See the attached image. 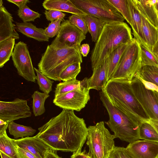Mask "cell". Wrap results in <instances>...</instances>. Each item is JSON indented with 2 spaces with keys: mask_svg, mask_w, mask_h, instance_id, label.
I'll list each match as a JSON object with an SVG mask.
<instances>
[{
  "mask_svg": "<svg viewBox=\"0 0 158 158\" xmlns=\"http://www.w3.org/2000/svg\"><path fill=\"white\" fill-rule=\"evenodd\" d=\"M38 130L36 136L49 149L65 152L81 150L88 133L83 118L77 116L73 110L64 109Z\"/></svg>",
  "mask_w": 158,
  "mask_h": 158,
  "instance_id": "1",
  "label": "cell"
},
{
  "mask_svg": "<svg viewBox=\"0 0 158 158\" xmlns=\"http://www.w3.org/2000/svg\"><path fill=\"white\" fill-rule=\"evenodd\" d=\"M133 39L131 29L126 23H106L92 51L90 60L92 70L118 47L129 43Z\"/></svg>",
  "mask_w": 158,
  "mask_h": 158,
  "instance_id": "2",
  "label": "cell"
},
{
  "mask_svg": "<svg viewBox=\"0 0 158 158\" xmlns=\"http://www.w3.org/2000/svg\"><path fill=\"white\" fill-rule=\"evenodd\" d=\"M102 91L113 106L128 115L143 122L150 120L135 96L131 82L110 80Z\"/></svg>",
  "mask_w": 158,
  "mask_h": 158,
  "instance_id": "3",
  "label": "cell"
},
{
  "mask_svg": "<svg viewBox=\"0 0 158 158\" xmlns=\"http://www.w3.org/2000/svg\"><path fill=\"white\" fill-rule=\"evenodd\" d=\"M79 48H58L48 45L38 64V69L50 79L60 81L59 76L66 68L75 62L82 63Z\"/></svg>",
  "mask_w": 158,
  "mask_h": 158,
  "instance_id": "4",
  "label": "cell"
},
{
  "mask_svg": "<svg viewBox=\"0 0 158 158\" xmlns=\"http://www.w3.org/2000/svg\"><path fill=\"white\" fill-rule=\"evenodd\" d=\"M100 96L109 116V120L105 123L114 132L115 138L129 143L138 140L139 127L143 121L131 117L113 106L102 91Z\"/></svg>",
  "mask_w": 158,
  "mask_h": 158,
  "instance_id": "5",
  "label": "cell"
},
{
  "mask_svg": "<svg viewBox=\"0 0 158 158\" xmlns=\"http://www.w3.org/2000/svg\"><path fill=\"white\" fill-rule=\"evenodd\" d=\"M88 131L86 144L89 148L88 156L91 158H108L115 146L114 135L105 127L103 121L89 126Z\"/></svg>",
  "mask_w": 158,
  "mask_h": 158,
  "instance_id": "6",
  "label": "cell"
},
{
  "mask_svg": "<svg viewBox=\"0 0 158 158\" xmlns=\"http://www.w3.org/2000/svg\"><path fill=\"white\" fill-rule=\"evenodd\" d=\"M141 67L140 44L133 38L123 53L110 80L131 82Z\"/></svg>",
  "mask_w": 158,
  "mask_h": 158,
  "instance_id": "7",
  "label": "cell"
},
{
  "mask_svg": "<svg viewBox=\"0 0 158 158\" xmlns=\"http://www.w3.org/2000/svg\"><path fill=\"white\" fill-rule=\"evenodd\" d=\"M88 15L106 23L124 22V18L108 0H70Z\"/></svg>",
  "mask_w": 158,
  "mask_h": 158,
  "instance_id": "8",
  "label": "cell"
},
{
  "mask_svg": "<svg viewBox=\"0 0 158 158\" xmlns=\"http://www.w3.org/2000/svg\"><path fill=\"white\" fill-rule=\"evenodd\" d=\"M11 57L18 74L28 81L35 82L36 75L27 44L21 41L15 44Z\"/></svg>",
  "mask_w": 158,
  "mask_h": 158,
  "instance_id": "9",
  "label": "cell"
},
{
  "mask_svg": "<svg viewBox=\"0 0 158 158\" xmlns=\"http://www.w3.org/2000/svg\"><path fill=\"white\" fill-rule=\"evenodd\" d=\"M131 84L137 99L150 119L158 121V93L147 89L135 77Z\"/></svg>",
  "mask_w": 158,
  "mask_h": 158,
  "instance_id": "10",
  "label": "cell"
},
{
  "mask_svg": "<svg viewBox=\"0 0 158 158\" xmlns=\"http://www.w3.org/2000/svg\"><path fill=\"white\" fill-rule=\"evenodd\" d=\"M85 38L86 35L82 31L71 23L68 20H66L61 24L59 34L50 45L58 48H79L81 42Z\"/></svg>",
  "mask_w": 158,
  "mask_h": 158,
  "instance_id": "11",
  "label": "cell"
},
{
  "mask_svg": "<svg viewBox=\"0 0 158 158\" xmlns=\"http://www.w3.org/2000/svg\"><path fill=\"white\" fill-rule=\"evenodd\" d=\"M89 91L86 88L64 93L55 97L53 102L63 110L79 111L90 100Z\"/></svg>",
  "mask_w": 158,
  "mask_h": 158,
  "instance_id": "12",
  "label": "cell"
},
{
  "mask_svg": "<svg viewBox=\"0 0 158 158\" xmlns=\"http://www.w3.org/2000/svg\"><path fill=\"white\" fill-rule=\"evenodd\" d=\"M31 115L26 100L16 98L10 102L0 101V119L4 121L10 122Z\"/></svg>",
  "mask_w": 158,
  "mask_h": 158,
  "instance_id": "13",
  "label": "cell"
},
{
  "mask_svg": "<svg viewBox=\"0 0 158 158\" xmlns=\"http://www.w3.org/2000/svg\"><path fill=\"white\" fill-rule=\"evenodd\" d=\"M134 158H158V142L137 140L126 148Z\"/></svg>",
  "mask_w": 158,
  "mask_h": 158,
  "instance_id": "14",
  "label": "cell"
},
{
  "mask_svg": "<svg viewBox=\"0 0 158 158\" xmlns=\"http://www.w3.org/2000/svg\"><path fill=\"white\" fill-rule=\"evenodd\" d=\"M15 141L18 147L29 151L37 158H44L50 149L36 135L16 139Z\"/></svg>",
  "mask_w": 158,
  "mask_h": 158,
  "instance_id": "15",
  "label": "cell"
},
{
  "mask_svg": "<svg viewBox=\"0 0 158 158\" xmlns=\"http://www.w3.org/2000/svg\"><path fill=\"white\" fill-rule=\"evenodd\" d=\"M13 22L12 15L3 5L0 6V42L10 38L19 39Z\"/></svg>",
  "mask_w": 158,
  "mask_h": 158,
  "instance_id": "16",
  "label": "cell"
},
{
  "mask_svg": "<svg viewBox=\"0 0 158 158\" xmlns=\"http://www.w3.org/2000/svg\"><path fill=\"white\" fill-rule=\"evenodd\" d=\"M108 60L104 61L93 70L92 75L87 80L88 89L102 90L107 82Z\"/></svg>",
  "mask_w": 158,
  "mask_h": 158,
  "instance_id": "17",
  "label": "cell"
},
{
  "mask_svg": "<svg viewBox=\"0 0 158 158\" xmlns=\"http://www.w3.org/2000/svg\"><path fill=\"white\" fill-rule=\"evenodd\" d=\"M45 10L69 13L84 18L87 15L77 7L70 0H46L42 3Z\"/></svg>",
  "mask_w": 158,
  "mask_h": 158,
  "instance_id": "18",
  "label": "cell"
},
{
  "mask_svg": "<svg viewBox=\"0 0 158 158\" xmlns=\"http://www.w3.org/2000/svg\"><path fill=\"white\" fill-rule=\"evenodd\" d=\"M127 2L131 19V26L134 38L140 44L147 47L142 35L141 14L134 0H127Z\"/></svg>",
  "mask_w": 158,
  "mask_h": 158,
  "instance_id": "19",
  "label": "cell"
},
{
  "mask_svg": "<svg viewBox=\"0 0 158 158\" xmlns=\"http://www.w3.org/2000/svg\"><path fill=\"white\" fill-rule=\"evenodd\" d=\"M141 14L158 28V15L155 7L156 0H134Z\"/></svg>",
  "mask_w": 158,
  "mask_h": 158,
  "instance_id": "20",
  "label": "cell"
},
{
  "mask_svg": "<svg viewBox=\"0 0 158 158\" xmlns=\"http://www.w3.org/2000/svg\"><path fill=\"white\" fill-rule=\"evenodd\" d=\"M15 29L28 37L39 42H48L49 38L44 33V29L36 27L30 22H16Z\"/></svg>",
  "mask_w": 158,
  "mask_h": 158,
  "instance_id": "21",
  "label": "cell"
},
{
  "mask_svg": "<svg viewBox=\"0 0 158 158\" xmlns=\"http://www.w3.org/2000/svg\"><path fill=\"white\" fill-rule=\"evenodd\" d=\"M141 16L143 37L147 47L152 52L158 40V28L153 25L141 14Z\"/></svg>",
  "mask_w": 158,
  "mask_h": 158,
  "instance_id": "22",
  "label": "cell"
},
{
  "mask_svg": "<svg viewBox=\"0 0 158 158\" xmlns=\"http://www.w3.org/2000/svg\"><path fill=\"white\" fill-rule=\"evenodd\" d=\"M88 79L85 77L81 81L75 79L58 83L55 88V97L75 90L88 89Z\"/></svg>",
  "mask_w": 158,
  "mask_h": 158,
  "instance_id": "23",
  "label": "cell"
},
{
  "mask_svg": "<svg viewBox=\"0 0 158 158\" xmlns=\"http://www.w3.org/2000/svg\"><path fill=\"white\" fill-rule=\"evenodd\" d=\"M129 43L122 44L119 46L110 54L107 58V82L111 79L118 67L121 57Z\"/></svg>",
  "mask_w": 158,
  "mask_h": 158,
  "instance_id": "24",
  "label": "cell"
},
{
  "mask_svg": "<svg viewBox=\"0 0 158 158\" xmlns=\"http://www.w3.org/2000/svg\"><path fill=\"white\" fill-rule=\"evenodd\" d=\"M15 139L9 137L6 131L0 134V151L11 158H19Z\"/></svg>",
  "mask_w": 158,
  "mask_h": 158,
  "instance_id": "25",
  "label": "cell"
},
{
  "mask_svg": "<svg viewBox=\"0 0 158 158\" xmlns=\"http://www.w3.org/2000/svg\"><path fill=\"white\" fill-rule=\"evenodd\" d=\"M84 18L92 41L96 43L106 23L98 19L88 15Z\"/></svg>",
  "mask_w": 158,
  "mask_h": 158,
  "instance_id": "26",
  "label": "cell"
},
{
  "mask_svg": "<svg viewBox=\"0 0 158 158\" xmlns=\"http://www.w3.org/2000/svg\"><path fill=\"white\" fill-rule=\"evenodd\" d=\"M8 128L10 134L13 135L14 138L18 139L20 138H23L31 136L36 131L31 127L19 124L14 121L9 123Z\"/></svg>",
  "mask_w": 158,
  "mask_h": 158,
  "instance_id": "27",
  "label": "cell"
},
{
  "mask_svg": "<svg viewBox=\"0 0 158 158\" xmlns=\"http://www.w3.org/2000/svg\"><path fill=\"white\" fill-rule=\"evenodd\" d=\"M49 96V94L41 93L37 90L34 92L31 95V98L32 99L33 112L35 116L41 115L45 113V102Z\"/></svg>",
  "mask_w": 158,
  "mask_h": 158,
  "instance_id": "28",
  "label": "cell"
},
{
  "mask_svg": "<svg viewBox=\"0 0 158 158\" xmlns=\"http://www.w3.org/2000/svg\"><path fill=\"white\" fill-rule=\"evenodd\" d=\"M15 39L10 38L0 42V67H3L12 56L15 46Z\"/></svg>",
  "mask_w": 158,
  "mask_h": 158,
  "instance_id": "29",
  "label": "cell"
},
{
  "mask_svg": "<svg viewBox=\"0 0 158 158\" xmlns=\"http://www.w3.org/2000/svg\"><path fill=\"white\" fill-rule=\"evenodd\" d=\"M139 139L158 142V133L148 122H143L139 126Z\"/></svg>",
  "mask_w": 158,
  "mask_h": 158,
  "instance_id": "30",
  "label": "cell"
},
{
  "mask_svg": "<svg viewBox=\"0 0 158 158\" xmlns=\"http://www.w3.org/2000/svg\"><path fill=\"white\" fill-rule=\"evenodd\" d=\"M140 76L144 80L158 86V67L152 66H142L138 71Z\"/></svg>",
  "mask_w": 158,
  "mask_h": 158,
  "instance_id": "31",
  "label": "cell"
},
{
  "mask_svg": "<svg viewBox=\"0 0 158 158\" xmlns=\"http://www.w3.org/2000/svg\"><path fill=\"white\" fill-rule=\"evenodd\" d=\"M140 44L141 66H152L158 67V58L147 47Z\"/></svg>",
  "mask_w": 158,
  "mask_h": 158,
  "instance_id": "32",
  "label": "cell"
},
{
  "mask_svg": "<svg viewBox=\"0 0 158 158\" xmlns=\"http://www.w3.org/2000/svg\"><path fill=\"white\" fill-rule=\"evenodd\" d=\"M81 64L80 62H75L66 68L59 76L60 80L66 81L76 79L77 76L81 71Z\"/></svg>",
  "mask_w": 158,
  "mask_h": 158,
  "instance_id": "33",
  "label": "cell"
},
{
  "mask_svg": "<svg viewBox=\"0 0 158 158\" xmlns=\"http://www.w3.org/2000/svg\"><path fill=\"white\" fill-rule=\"evenodd\" d=\"M34 68L37 74L36 80L40 89L43 93L49 94L52 90L54 81L43 74L39 69Z\"/></svg>",
  "mask_w": 158,
  "mask_h": 158,
  "instance_id": "34",
  "label": "cell"
},
{
  "mask_svg": "<svg viewBox=\"0 0 158 158\" xmlns=\"http://www.w3.org/2000/svg\"><path fill=\"white\" fill-rule=\"evenodd\" d=\"M131 26V19L127 0H108Z\"/></svg>",
  "mask_w": 158,
  "mask_h": 158,
  "instance_id": "35",
  "label": "cell"
},
{
  "mask_svg": "<svg viewBox=\"0 0 158 158\" xmlns=\"http://www.w3.org/2000/svg\"><path fill=\"white\" fill-rule=\"evenodd\" d=\"M17 15L24 23L34 22L41 15V14L31 9L27 5L18 10Z\"/></svg>",
  "mask_w": 158,
  "mask_h": 158,
  "instance_id": "36",
  "label": "cell"
},
{
  "mask_svg": "<svg viewBox=\"0 0 158 158\" xmlns=\"http://www.w3.org/2000/svg\"><path fill=\"white\" fill-rule=\"evenodd\" d=\"M108 158H134L126 148L115 146Z\"/></svg>",
  "mask_w": 158,
  "mask_h": 158,
  "instance_id": "37",
  "label": "cell"
},
{
  "mask_svg": "<svg viewBox=\"0 0 158 158\" xmlns=\"http://www.w3.org/2000/svg\"><path fill=\"white\" fill-rule=\"evenodd\" d=\"M69 21L82 31L85 35L88 30L86 21L84 18L72 14L69 17Z\"/></svg>",
  "mask_w": 158,
  "mask_h": 158,
  "instance_id": "38",
  "label": "cell"
},
{
  "mask_svg": "<svg viewBox=\"0 0 158 158\" xmlns=\"http://www.w3.org/2000/svg\"><path fill=\"white\" fill-rule=\"evenodd\" d=\"M62 21V20L58 19L49 23L48 27L44 29V33L49 38L57 36L60 31V23Z\"/></svg>",
  "mask_w": 158,
  "mask_h": 158,
  "instance_id": "39",
  "label": "cell"
},
{
  "mask_svg": "<svg viewBox=\"0 0 158 158\" xmlns=\"http://www.w3.org/2000/svg\"><path fill=\"white\" fill-rule=\"evenodd\" d=\"M44 13L47 20L51 22L58 19L63 20L66 15L61 11L52 10H46Z\"/></svg>",
  "mask_w": 158,
  "mask_h": 158,
  "instance_id": "40",
  "label": "cell"
},
{
  "mask_svg": "<svg viewBox=\"0 0 158 158\" xmlns=\"http://www.w3.org/2000/svg\"><path fill=\"white\" fill-rule=\"evenodd\" d=\"M134 77L139 80L147 89L154 91L158 93V86L154 83L144 80L140 76L138 71L135 73Z\"/></svg>",
  "mask_w": 158,
  "mask_h": 158,
  "instance_id": "41",
  "label": "cell"
},
{
  "mask_svg": "<svg viewBox=\"0 0 158 158\" xmlns=\"http://www.w3.org/2000/svg\"><path fill=\"white\" fill-rule=\"evenodd\" d=\"M17 149L19 158H37L29 151L18 146Z\"/></svg>",
  "mask_w": 158,
  "mask_h": 158,
  "instance_id": "42",
  "label": "cell"
},
{
  "mask_svg": "<svg viewBox=\"0 0 158 158\" xmlns=\"http://www.w3.org/2000/svg\"><path fill=\"white\" fill-rule=\"evenodd\" d=\"M81 150L73 152L71 158H91L86 152L85 151L81 152Z\"/></svg>",
  "mask_w": 158,
  "mask_h": 158,
  "instance_id": "43",
  "label": "cell"
},
{
  "mask_svg": "<svg viewBox=\"0 0 158 158\" xmlns=\"http://www.w3.org/2000/svg\"><path fill=\"white\" fill-rule=\"evenodd\" d=\"M9 2L14 3L20 9L26 5L27 3H30V2L28 0H7Z\"/></svg>",
  "mask_w": 158,
  "mask_h": 158,
  "instance_id": "44",
  "label": "cell"
},
{
  "mask_svg": "<svg viewBox=\"0 0 158 158\" xmlns=\"http://www.w3.org/2000/svg\"><path fill=\"white\" fill-rule=\"evenodd\" d=\"M90 50V47L88 44H84L81 45L79 51L83 57H86L89 53Z\"/></svg>",
  "mask_w": 158,
  "mask_h": 158,
  "instance_id": "45",
  "label": "cell"
},
{
  "mask_svg": "<svg viewBox=\"0 0 158 158\" xmlns=\"http://www.w3.org/2000/svg\"><path fill=\"white\" fill-rule=\"evenodd\" d=\"M9 123V122H5L0 119V134L6 131Z\"/></svg>",
  "mask_w": 158,
  "mask_h": 158,
  "instance_id": "46",
  "label": "cell"
},
{
  "mask_svg": "<svg viewBox=\"0 0 158 158\" xmlns=\"http://www.w3.org/2000/svg\"><path fill=\"white\" fill-rule=\"evenodd\" d=\"M54 151L50 149L47 152L44 158H61Z\"/></svg>",
  "mask_w": 158,
  "mask_h": 158,
  "instance_id": "47",
  "label": "cell"
},
{
  "mask_svg": "<svg viewBox=\"0 0 158 158\" xmlns=\"http://www.w3.org/2000/svg\"><path fill=\"white\" fill-rule=\"evenodd\" d=\"M148 122L155 128L158 133V121L150 119Z\"/></svg>",
  "mask_w": 158,
  "mask_h": 158,
  "instance_id": "48",
  "label": "cell"
},
{
  "mask_svg": "<svg viewBox=\"0 0 158 158\" xmlns=\"http://www.w3.org/2000/svg\"><path fill=\"white\" fill-rule=\"evenodd\" d=\"M152 52L157 57H158V40L153 47Z\"/></svg>",
  "mask_w": 158,
  "mask_h": 158,
  "instance_id": "49",
  "label": "cell"
},
{
  "mask_svg": "<svg viewBox=\"0 0 158 158\" xmlns=\"http://www.w3.org/2000/svg\"><path fill=\"white\" fill-rule=\"evenodd\" d=\"M0 154L1 158H11L8 156L6 154L2 151H0Z\"/></svg>",
  "mask_w": 158,
  "mask_h": 158,
  "instance_id": "50",
  "label": "cell"
},
{
  "mask_svg": "<svg viewBox=\"0 0 158 158\" xmlns=\"http://www.w3.org/2000/svg\"><path fill=\"white\" fill-rule=\"evenodd\" d=\"M156 8L157 11H158V0H156V2L155 4Z\"/></svg>",
  "mask_w": 158,
  "mask_h": 158,
  "instance_id": "51",
  "label": "cell"
},
{
  "mask_svg": "<svg viewBox=\"0 0 158 158\" xmlns=\"http://www.w3.org/2000/svg\"><path fill=\"white\" fill-rule=\"evenodd\" d=\"M3 5V1L2 0H0V6H1Z\"/></svg>",
  "mask_w": 158,
  "mask_h": 158,
  "instance_id": "52",
  "label": "cell"
},
{
  "mask_svg": "<svg viewBox=\"0 0 158 158\" xmlns=\"http://www.w3.org/2000/svg\"><path fill=\"white\" fill-rule=\"evenodd\" d=\"M157 13H158V11L157 12Z\"/></svg>",
  "mask_w": 158,
  "mask_h": 158,
  "instance_id": "53",
  "label": "cell"
},
{
  "mask_svg": "<svg viewBox=\"0 0 158 158\" xmlns=\"http://www.w3.org/2000/svg\"><path fill=\"white\" fill-rule=\"evenodd\" d=\"M157 58H158V57Z\"/></svg>",
  "mask_w": 158,
  "mask_h": 158,
  "instance_id": "54",
  "label": "cell"
}]
</instances>
